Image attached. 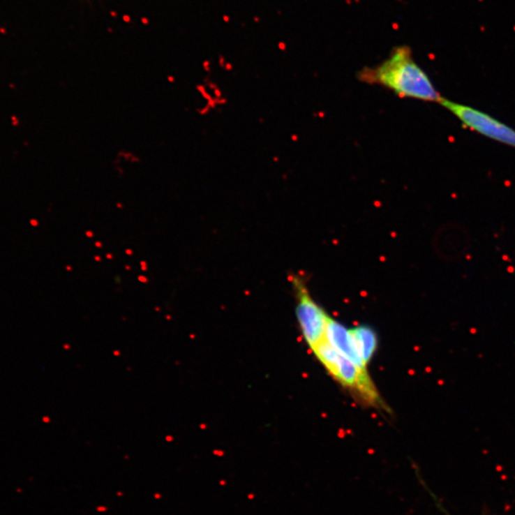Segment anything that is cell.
I'll list each match as a JSON object with an SVG mask.
<instances>
[{
    "mask_svg": "<svg viewBox=\"0 0 515 515\" xmlns=\"http://www.w3.org/2000/svg\"><path fill=\"white\" fill-rule=\"evenodd\" d=\"M358 79L383 86L402 98L437 103L443 98L426 73L416 64L408 46H398L381 64L361 69Z\"/></svg>",
    "mask_w": 515,
    "mask_h": 515,
    "instance_id": "cell-1",
    "label": "cell"
},
{
    "mask_svg": "<svg viewBox=\"0 0 515 515\" xmlns=\"http://www.w3.org/2000/svg\"><path fill=\"white\" fill-rule=\"evenodd\" d=\"M311 350L324 371L356 403L364 408L375 410L387 418L394 417L391 408L380 394L369 372L359 371L327 342L326 337Z\"/></svg>",
    "mask_w": 515,
    "mask_h": 515,
    "instance_id": "cell-2",
    "label": "cell"
},
{
    "mask_svg": "<svg viewBox=\"0 0 515 515\" xmlns=\"http://www.w3.org/2000/svg\"><path fill=\"white\" fill-rule=\"evenodd\" d=\"M350 331L354 338L361 359L365 361L366 366H369L378 350V334L368 324H359V326L351 327Z\"/></svg>",
    "mask_w": 515,
    "mask_h": 515,
    "instance_id": "cell-6",
    "label": "cell"
},
{
    "mask_svg": "<svg viewBox=\"0 0 515 515\" xmlns=\"http://www.w3.org/2000/svg\"><path fill=\"white\" fill-rule=\"evenodd\" d=\"M326 339L347 360L352 363L361 372H369L368 366L361 359L350 329L338 320L329 317L326 330Z\"/></svg>",
    "mask_w": 515,
    "mask_h": 515,
    "instance_id": "cell-5",
    "label": "cell"
},
{
    "mask_svg": "<svg viewBox=\"0 0 515 515\" xmlns=\"http://www.w3.org/2000/svg\"><path fill=\"white\" fill-rule=\"evenodd\" d=\"M439 104L454 114L467 128L488 139L515 148V130L498 119L472 106L454 103L447 98H442Z\"/></svg>",
    "mask_w": 515,
    "mask_h": 515,
    "instance_id": "cell-4",
    "label": "cell"
},
{
    "mask_svg": "<svg viewBox=\"0 0 515 515\" xmlns=\"http://www.w3.org/2000/svg\"><path fill=\"white\" fill-rule=\"evenodd\" d=\"M296 300V317L301 336L309 348H313L326 337L329 314L315 300L308 283L303 277L293 274L290 277Z\"/></svg>",
    "mask_w": 515,
    "mask_h": 515,
    "instance_id": "cell-3",
    "label": "cell"
}]
</instances>
